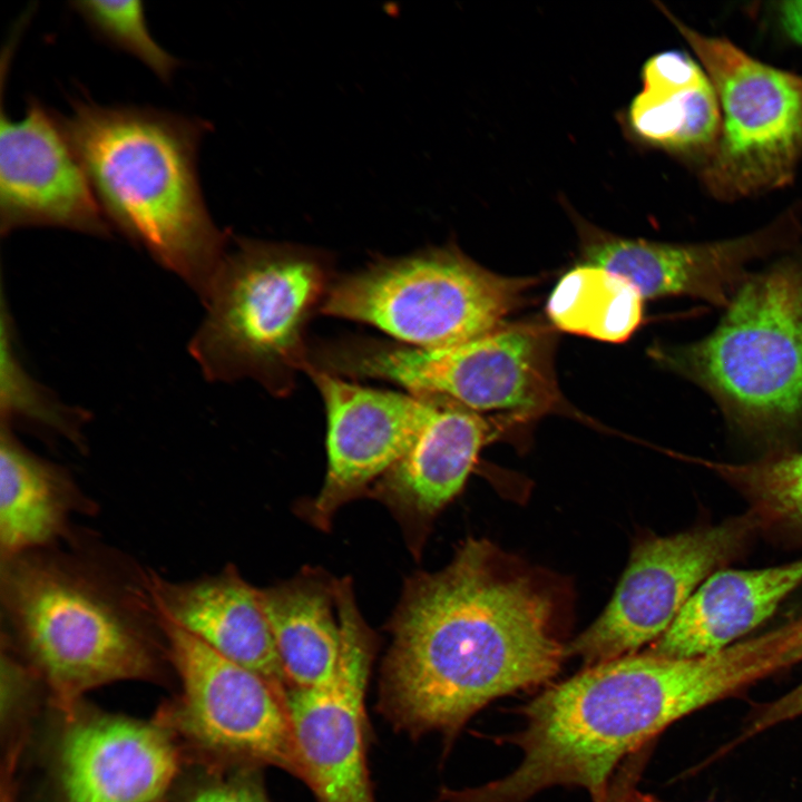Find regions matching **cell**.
<instances>
[{
    "label": "cell",
    "instance_id": "cell-1",
    "mask_svg": "<svg viewBox=\"0 0 802 802\" xmlns=\"http://www.w3.org/2000/svg\"><path fill=\"white\" fill-rule=\"evenodd\" d=\"M550 590L486 539L410 577L389 623L381 707L409 734L452 737L493 700L547 683L567 657Z\"/></svg>",
    "mask_w": 802,
    "mask_h": 802
},
{
    "label": "cell",
    "instance_id": "cell-2",
    "mask_svg": "<svg viewBox=\"0 0 802 802\" xmlns=\"http://www.w3.org/2000/svg\"><path fill=\"white\" fill-rule=\"evenodd\" d=\"M149 574L80 531L0 559L1 643L37 672L52 706L115 682L175 677Z\"/></svg>",
    "mask_w": 802,
    "mask_h": 802
},
{
    "label": "cell",
    "instance_id": "cell-3",
    "mask_svg": "<svg viewBox=\"0 0 802 802\" xmlns=\"http://www.w3.org/2000/svg\"><path fill=\"white\" fill-rule=\"evenodd\" d=\"M750 666L736 647L687 658L632 654L544 691L521 710L525 726L503 741L519 765L489 783L443 789L434 802H528L556 785L602 794L619 765L675 721L737 693Z\"/></svg>",
    "mask_w": 802,
    "mask_h": 802
},
{
    "label": "cell",
    "instance_id": "cell-4",
    "mask_svg": "<svg viewBox=\"0 0 802 802\" xmlns=\"http://www.w3.org/2000/svg\"><path fill=\"white\" fill-rule=\"evenodd\" d=\"M62 127L107 219L203 300L228 248L202 194L209 125L150 106L74 99Z\"/></svg>",
    "mask_w": 802,
    "mask_h": 802
},
{
    "label": "cell",
    "instance_id": "cell-5",
    "mask_svg": "<svg viewBox=\"0 0 802 802\" xmlns=\"http://www.w3.org/2000/svg\"><path fill=\"white\" fill-rule=\"evenodd\" d=\"M651 359L710 393L749 437L780 441L802 429V257L741 283L717 326Z\"/></svg>",
    "mask_w": 802,
    "mask_h": 802
},
{
    "label": "cell",
    "instance_id": "cell-6",
    "mask_svg": "<svg viewBox=\"0 0 802 802\" xmlns=\"http://www.w3.org/2000/svg\"><path fill=\"white\" fill-rule=\"evenodd\" d=\"M332 258L299 244L236 238L203 297L188 344L214 382L252 379L284 395L309 360L306 324L332 283Z\"/></svg>",
    "mask_w": 802,
    "mask_h": 802
},
{
    "label": "cell",
    "instance_id": "cell-7",
    "mask_svg": "<svg viewBox=\"0 0 802 802\" xmlns=\"http://www.w3.org/2000/svg\"><path fill=\"white\" fill-rule=\"evenodd\" d=\"M552 330L541 322L505 321L441 348L343 340L329 346L325 363L336 375L388 380L411 394L441 395L480 414L527 421L563 407Z\"/></svg>",
    "mask_w": 802,
    "mask_h": 802
},
{
    "label": "cell",
    "instance_id": "cell-8",
    "mask_svg": "<svg viewBox=\"0 0 802 802\" xmlns=\"http://www.w3.org/2000/svg\"><path fill=\"white\" fill-rule=\"evenodd\" d=\"M536 283L493 273L450 244L381 258L334 280L320 312L370 324L403 344L441 348L505 322Z\"/></svg>",
    "mask_w": 802,
    "mask_h": 802
},
{
    "label": "cell",
    "instance_id": "cell-9",
    "mask_svg": "<svg viewBox=\"0 0 802 802\" xmlns=\"http://www.w3.org/2000/svg\"><path fill=\"white\" fill-rule=\"evenodd\" d=\"M717 95L721 129L702 177L734 200L788 185L802 157V76L764 63L725 38L692 29L666 8Z\"/></svg>",
    "mask_w": 802,
    "mask_h": 802
},
{
    "label": "cell",
    "instance_id": "cell-10",
    "mask_svg": "<svg viewBox=\"0 0 802 802\" xmlns=\"http://www.w3.org/2000/svg\"><path fill=\"white\" fill-rule=\"evenodd\" d=\"M163 620L179 689L157 720L174 734L184 762L219 767L264 763L304 780L286 692Z\"/></svg>",
    "mask_w": 802,
    "mask_h": 802
},
{
    "label": "cell",
    "instance_id": "cell-11",
    "mask_svg": "<svg viewBox=\"0 0 802 802\" xmlns=\"http://www.w3.org/2000/svg\"><path fill=\"white\" fill-rule=\"evenodd\" d=\"M753 518H737L637 544L615 593L599 617L566 654L588 666L635 654L656 642L712 570L743 544Z\"/></svg>",
    "mask_w": 802,
    "mask_h": 802
},
{
    "label": "cell",
    "instance_id": "cell-12",
    "mask_svg": "<svg viewBox=\"0 0 802 802\" xmlns=\"http://www.w3.org/2000/svg\"><path fill=\"white\" fill-rule=\"evenodd\" d=\"M57 718L48 741L51 802H164L184 755L157 718L144 721L91 708L82 700Z\"/></svg>",
    "mask_w": 802,
    "mask_h": 802
},
{
    "label": "cell",
    "instance_id": "cell-13",
    "mask_svg": "<svg viewBox=\"0 0 802 802\" xmlns=\"http://www.w3.org/2000/svg\"><path fill=\"white\" fill-rule=\"evenodd\" d=\"M341 632L334 676L285 694L304 781L319 802H374L365 762L364 695L375 636L363 619L350 578L335 579Z\"/></svg>",
    "mask_w": 802,
    "mask_h": 802
},
{
    "label": "cell",
    "instance_id": "cell-14",
    "mask_svg": "<svg viewBox=\"0 0 802 802\" xmlns=\"http://www.w3.org/2000/svg\"><path fill=\"white\" fill-rule=\"evenodd\" d=\"M326 411L327 470L303 516L327 530L338 509L370 490L409 449L429 410L426 394L353 384L306 365Z\"/></svg>",
    "mask_w": 802,
    "mask_h": 802
},
{
    "label": "cell",
    "instance_id": "cell-15",
    "mask_svg": "<svg viewBox=\"0 0 802 802\" xmlns=\"http://www.w3.org/2000/svg\"><path fill=\"white\" fill-rule=\"evenodd\" d=\"M32 226L111 232L60 115L33 97L18 121L1 105L0 121V232Z\"/></svg>",
    "mask_w": 802,
    "mask_h": 802
},
{
    "label": "cell",
    "instance_id": "cell-16",
    "mask_svg": "<svg viewBox=\"0 0 802 802\" xmlns=\"http://www.w3.org/2000/svg\"><path fill=\"white\" fill-rule=\"evenodd\" d=\"M801 232L793 211L739 237L674 244L585 233L584 264L596 265L632 283L644 300L688 296L726 307L747 277L746 265L791 246Z\"/></svg>",
    "mask_w": 802,
    "mask_h": 802
},
{
    "label": "cell",
    "instance_id": "cell-17",
    "mask_svg": "<svg viewBox=\"0 0 802 802\" xmlns=\"http://www.w3.org/2000/svg\"><path fill=\"white\" fill-rule=\"evenodd\" d=\"M426 395L429 410L414 441L370 488L398 519L417 556L431 520L460 492L493 436L480 413L446 397Z\"/></svg>",
    "mask_w": 802,
    "mask_h": 802
},
{
    "label": "cell",
    "instance_id": "cell-18",
    "mask_svg": "<svg viewBox=\"0 0 802 802\" xmlns=\"http://www.w3.org/2000/svg\"><path fill=\"white\" fill-rule=\"evenodd\" d=\"M149 584L163 617L284 691L286 677L258 588L233 565L187 580H169L150 570Z\"/></svg>",
    "mask_w": 802,
    "mask_h": 802
},
{
    "label": "cell",
    "instance_id": "cell-19",
    "mask_svg": "<svg viewBox=\"0 0 802 802\" xmlns=\"http://www.w3.org/2000/svg\"><path fill=\"white\" fill-rule=\"evenodd\" d=\"M802 583V558L779 566L711 574L648 653L675 658L720 652L767 619Z\"/></svg>",
    "mask_w": 802,
    "mask_h": 802
},
{
    "label": "cell",
    "instance_id": "cell-20",
    "mask_svg": "<svg viewBox=\"0 0 802 802\" xmlns=\"http://www.w3.org/2000/svg\"><path fill=\"white\" fill-rule=\"evenodd\" d=\"M0 559L70 538L71 518L95 515L98 505L63 466L28 449L0 423Z\"/></svg>",
    "mask_w": 802,
    "mask_h": 802
},
{
    "label": "cell",
    "instance_id": "cell-21",
    "mask_svg": "<svg viewBox=\"0 0 802 802\" xmlns=\"http://www.w3.org/2000/svg\"><path fill=\"white\" fill-rule=\"evenodd\" d=\"M335 579L306 570L294 579L258 588L286 681L306 688L334 676L341 644L333 616Z\"/></svg>",
    "mask_w": 802,
    "mask_h": 802
},
{
    "label": "cell",
    "instance_id": "cell-22",
    "mask_svg": "<svg viewBox=\"0 0 802 802\" xmlns=\"http://www.w3.org/2000/svg\"><path fill=\"white\" fill-rule=\"evenodd\" d=\"M546 313L554 329L620 343L640 326L644 297L626 278L583 263L557 282Z\"/></svg>",
    "mask_w": 802,
    "mask_h": 802
},
{
    "label": "cell",
    "instance_id": "cell-23",
    "mask_svg": "<svg viewBox=\"0 0 802 802\" xmlns=\"http://www.w3.org/2000/svg\"><path fill=\"white\" fill-rule=\"evenodd\" d=\"M633 129L642 138L677 150L713 149L721 129V108L708 78L682 88L642 90L629 108Z\"/></svg>",
    "mask_w": 802,
    "mask_h": 802
},
{
    "label": "cell",
    "instance_id": "cell-24",
    "mask_svg": "<svg viewBox=\"0 0 802 802\" xmlns=\"http://www.w3.org/2000/svg\"><path fill=\"white\" fill-rule=\"evenodd\" d=\"M1 422L12 428L22 424L35 430L60 436L80 450L85 446L82 429L87 411L62 403L28 371L19 354L16 329L1 293Z\"/></svg>",
    "mask_w": 802,
    "mask_h": 802
},
{
    "label": "cell",
    "instance_id": "cell-25",
    "mask_svg": "<svg viewBox=\"0 0 802 802\" xmlns=\"http://www.w3.org/2000/svg\"><path fill=\"white\" fill-rule=\"evenodd\" d=\"M700 462L740 490L756 516L802 527V452H775L744 463Z\"/></svg>",
    "mask_w": 802,
    "mask_h": 802
},
{
    "label": "cell",
    "instance_id": "cell-26",
    "mask_svg": "<svg viewBox=\"0 0 802 802\" xmlns=\"http://www.w3.org/2000/svg\"><path fill=\"white\" fill-rule=\"evenodd\" d=\"M70 7L99 39L137 58L162 81L172 80L179 61L150 35L140 1L79 0Z\"/></svg>",
    "mask_w": 802,
    "mask_h": 802
},
{
    "label": "cell",
    "instance_id": "cell-27",
    "mask_svg": "<svg viewBox=\"0 0 802 802\" xmlns=\"http://www.w3.org/2000/svg\"><path fill=\"white\" fill-rule=\"evenodd\" d=\"M41 691L48 692L37 672L1 643V765L17 766Z\"/></svg>",
    "mask_w": 802,
    "mask_h": 802
},
{
    "label": "cell",
    "instance_id": "cell-28",
    "mask_svg": "<svg viewBox=\"0 0 802 802\" xmlns=\"http://www.w3.org/2000/svg\"><path fill=\"white\" fill-rule=\"evenodd\" d=\"M170 793L175 802H267L258 786L228 767L184 762Z\"/></svg>",
    "mask_w": 802,
    "mask_h": 802
},
{
    "label": "cell",
    "instance_id": "cell-29",
    "mask_svg": "<svg viewBox=\"0 0 802 802\" xmlns=\"http://www.w3.org/2000/svg\"><path fill=\"white\" fill-rule=\"evenodd\" d=\"M799 715H802V683L773 702L761 706L751 716L740 739L744 740Z\"/></svg>",
    "mask_w": 802,
    "mask_h": 802
},
{
    "label": "cell",
    "instance_id": "cell-30",
    "mask_svg": "<svg viewBox=\"0 0 802 802\" xmlns=\"http://www.w3.org/2000/svg\"><path fill=\"white\" fill-rule=\"evenodd\" d=\"M644 765L635 759H628L616 770L605 791L593 798V802H623L629 790L636 786Z\"/></svg>",
    "mask_w": 802,
    "mask_h": 802
},
{
    "label": "cell",
    "instance_id": "cell-31",
    "mask_svg": "<svg viewBox=\"0 0 802 802\" xmlns=\"http://www.w3.org/2000/svg\"><path fill=\"white\" fill-rule=\"evenodd\" d=\"M777 13L786 35L802 46V1L780 2Z\"/></svg>",
    "mask_w": 802,
    "mask_h": 802
},
{
    "label": "cell",
    "instance_id": "cell-32",
    "mask_svg": "<svg viewBox=\"0 0 802 802\" xmlns=\"http://www.w3.org/2000/svg\"><path fill=\"white\" fill-rule=\"evenodd\" d=\"M0 802H16L13 774L1 773V799Z\"/></svg>",
    "mask_w": 802,
    "mask_h": 802
},
{
    "label": "cell",
    "instance_id": "cell-33",
    "mask_svg": "<svg viewBox=\"0 0 802 802\" xmlns=\"http://www.w3.org/2000/svg\"><path fill=\"white\" fill-rule=\"evenodd\" d=\"M623 802H664L654 795L639 792L636 786L628 791Z\"/></svg>",
    "mask_w": 802,
    "mask_h": 802
}]
</instances>
